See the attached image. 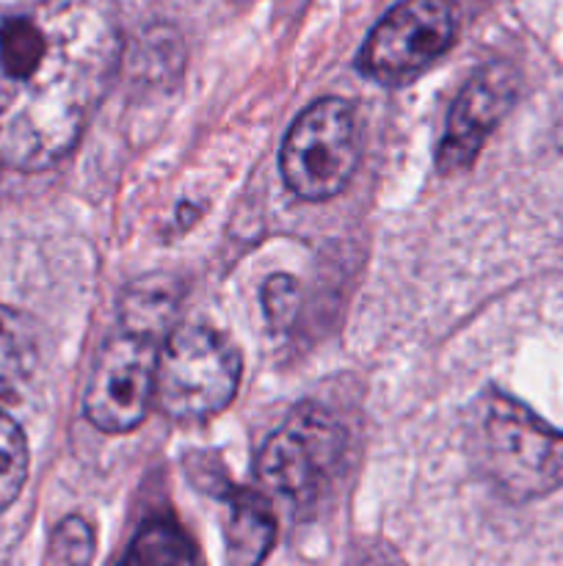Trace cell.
I'll return each instance as SVG.
<instances>
[{
	"label": "cell",
	"mask_w": 563,
	"mask_h": 566,
	"mask_svg": "<svg viewBox=\"0 0 563 566\" xmlns=\"http://www.w3.org/2000/svg\"><path fill=\"white\" fill-rule=\"evenodd\" d=\"M39 368V335L31 318L0 304V401H17Z\"/></svg>",
	"instance_id": "10"
},
{
	"label": "cell",
	"mask_w": 563,
	"mask_h": 566,
	"mask_svg": "<svg viewBox=\"0 0 563 566\" xmlns=\"http://www.w3.org/2000/svg\"><path fill=\"white\" fill-rule=\"evenodd\" d=\"M475 446L484 475L511 501H533L563 486V431L513 398L486 396Z\"/></svg>",
	"instance_id": "2"
},
{
	"label": "cell",
	"mask_w": 563,
	"mask_h": 566,
	"mask_svg": "<svg viewBox=\"0 0 563 566\" xmlns=\"http://www.w3.org/2000/svg\"><path fill=\"white\" fill-rule=\"evenodd\" d=\"M174 313V296H171V285H158V282H144L141 287L127 296L125 321L127 329L147 332V335H158L160 326L169 315Z\"/></svg>",
	"instance_id": "12"
},
{
	"label": "cell",
	"mask_w": 563,
	"mask_h": 566,
	"mask_svg": "<svg viewBox=\"0 0 563 566\" xmlns=\"http://www.w3.org/2000/svg\"><path fill=\"white\" fill-rule=\"evenodd\" d=\"M241 385V354L210 326H177L158 354L155 401L177 420H199L230 407Z\"/></svg>",
	"instance_id": "3"
},
{
	"label": "cell",
	"mask_w": 563,
	"mask_h": 566,
	"mask_svg": "<svg viewBox=\"0 0 563 566\" xmlns=\"http://www.w3.org/2000/svg\"><path fill=\"white\" fill-rule=\"evenodd\" d=\"M346 448L340 423L326 409H296L282 429L270 434L257 459V475L268 490L304 501L312 495Z\"/></svg>",
	"instance_id": "7"
},
{
	"label": "cell",
	"mask_w": 563,
	"mask_h": 566,
	"mask_svg": "<svg viewBox=\"0 0 563 566\" xmlns=\"http://www.w3.org/2000/svg\"><path fill=\"white\" fill-rule=\"evenodd\" d=\"M28 442L11 415L0 409V514L20 497L28 479Z\"/></svg>",
	"instance_id": "11"
},
{
	"label": "cell",
	"mask_w": 563,
	"mask_h": 566,
	"mask_svg": "<svg viewBox=\"0 0 563 566\" xmlns=\"http://www.w3.org/2000/svg\"><path fill=\"white\" fill-rule=\"evenodd\" d=\"M276 542V520L263 497L237 490L226 503V566H259Z\"/></svg>",
	"instance_id": "9"
},
{
	"label": "cell",
	"mask_w": 563,
	"mask_h": 566,
	"mask_svg": "<svg viewBox=\"0 0 563 566\" xmlns=\"http://www.w3.org/2000/svg\"><path fill=\"white\" fill-rule=\"evenodd\" d=\"M359 164V125L351 103L323 97L296 116L279 153L287 188L307 202L337 197Z\"/></svg>",
	"instance_id": "4"
},
{
	"label": "cell",
	"mask_w": 563,
	"mask_h": 566,
	"mask_svg": "<svg viewBox=\"0 0 563 566\" xmlns=\"http://www.w3.org/2000/svg\"><path fill=\"white\" fill-rule=\"evenodd\" d=\"M301 302V287L290 274H274L263 287V313L270 329L282 332L293 324Z\"/></svg>",
	"instance_id": "13"
},
{
	"label": "cell",
	"mask_w": 563,
	"mask_h": 566,
	"mask_svg": "<svg viewBox=\"0 0 563 566\" xmlns=\"http://www.w3.org/2000/svg\"><path fill=\"white\" fill-rule=\"evenodd\" d=\"M517 99V77L508 66L491 64L475 72L447 114L445 136L436 153L442 171H461L478 158L497 122L508 114Z\"/></svg>",
	"instance_id": "8"
},
{
	"label": "cell",
	"mask_w": 563,
	"mask_h": 566,
	"mask_svg": "<svg viewBox=\"0 0 563 566\" xmlns=\"http://www.w3.org/2000/svg\"><path fill=\"white\" fill-rule=\"evenodd\" d=\"M456 36L458 9L453 0H401L368 33L357 66L384 86H401L439 61Z\"/></svg>",
	"instance_id": "5"
},
{
	"label": "cell",
	"mask_w": 563,
	"mask_h": 566,
	"mask_svg": "<svg viewBox=\"0 0 563 566\" xmlns=\"http://www.w3.org/2000/svg\"><path fill=\"white\" fill-rule=\"evenodd\" d=\"M42 42L0 99V160L42 171L86 130L108 92L121 33L108 0H42Z\"/></svg>",
	"instance_id": "1"
},
{
	"label": "cell",
	"mask_w": 563,
	"mask_h": 566,
	"mask_svg": "<svg viewBox=\"0 0 563 566\" xmlns=\"http://www.w3.org/2000/svg\"><path fill=\"white\" fill-rule=\"evenodd\" d=\"M53 547L61 556V562L70 566H88L94 558V531L88 528L86 520L66 517L55 528Z\"/></svg>",
	"instance_id": "14"
},
{
	"label": "cell",
	"mask_w": 563,
	"mask_h": 566,
	"mask_svg": "<svg viewBox=\"0 0 563 566\" xmlns=\"http://www.w3.org/2000/svg\"><path fill=\"white\" fill-rule=\"evenodd\" d=\"M158 340L147 332L121 329L99 348L83 392V415L105 434H127L149 412L158 376Z\"/></svg>",
	"instance_id": "6"
}]
</instances>
